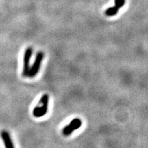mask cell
Listing matches in <instances>:
<instances>
[{
  "instance_id": "obj_3",
  "label": "cell",
  "mask_w": 148,
  "mask_h": 148,
  "mask_svg": "<svg viewBox=\"0 0 148 148\" xmlns=\"http://www.w3.org/2000/svg\"><path fill=\"white\" fill-rule=\"evenodd\" d=\"M82 120L79 118H75L72 121L70 122L69 124L66 125L62 130V134L64 136H67L71 134L74 131L78 130L82 125Z\"/></svg>"
},
{
  "instance_id": "obj_4",
  "label": "cell",
  "mask_w": 148,
  "mask_h": 148,
  "mask_svg": "<svg viewBox=\"0 0 148 148\" xmlns=\"http://www.w3.org/2000/svg\"><path fill=\"white\" fill-rule=\"evenodd\" d=\"M33 50L32 47H27L25 49V53H24L23 57V70H22V75L23 77H27L28 73L30 69L29 66V62H30V59L32 57Z\"/></svg>"
},
{
  "instance_id": "obj_6",
  "label": "cell",
  "mask_w": 148,
  "mask_h": 148,
  "mask_svg": "<svg viewBox=\"0 0 148 148\" xmlns=\"http://www.w3.org/2000/svg\"><path fill=\"white\" fill-rule=\"evenodd\" d=\"M118 10H119V8H116L115 5H114L113 7H110V8L107 9L106 12H105V14L108 16H112L117 14Z\"/></svg>"
},
{
  "instance_id": "obj_1",
  "label": "cell",
  "mask_w": 148,
  "mask_h": 148,
  "mask_svg": "<svg viewBox=\"0 0 148 148\" xmlns=\"http://www.w3.org/2000/svg\"><path fill=\"white\" fill-rule=\"evenodd\" d=\"M49 97L47 94H44L40 98L38 105L35 107L32 111V114L36 118L42 117L45 116L47 112L48 103Z\"/></svg>"
},
{
  "instance_id": "obj_5",
  "label": "cell",
  "mask_w": 148,
  "mask_h": 148,
  "mask_svg": "<svg viewBox=\"0 0 148 148\" xmlns=\"http://www.w3.org/2000/svg\"><path fill=\"white\" fill-rule=\"evenodd\" d=\"M1 137L5 148H14L13 142L8 131L2 130L1 132Z\"/></svg>"
},
{
  "instance_id": "obj_7",
  "label": "cell",
  "mask_w": 148,
  "mask_h": 148,
  "mask_svg": "<svg viewBox=\"0 0 148 148\" xmlns=\"http://www.w3.org/2000/svg\"><path fill=\"white\" fill-rule=\"evenodd\" d=\"M114 4L116 8H122L125 4V0H114Z\"/></svg>"
},
{
  "instance_id": "obj_2",
  "label": "cell",
  "mask_w": 148,
  "mask_h": 148,
  "mask_svg": "<svg viewBox=\"0 0 148 148\" xmlns=\"http://www.w3.org/2000/svg\"><path fill=\"white\" fill-rule=\"evenodd\" d=\"M43 58H44V53H42V51H39V52L37 53L34 63H33L32 66H31L30 69H29L27 77H30V78H32V77H34L36 76L37 73L39 72V70L40 69V66H41V63H42V60H43Z\"/></svg>"
}]
</instances>
